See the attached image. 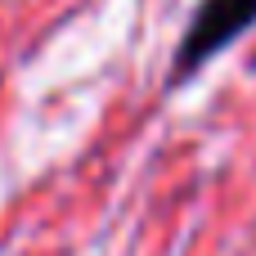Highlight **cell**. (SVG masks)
I'll list each match as a JSON object with an SVG mask.
<instances>
[{
  "instance_id": "1",
  "label": "cell",
  "mask_w": 256,
  "mask_h": 256,
  "mask_svg": "<svg viewBox=\"0 0 256 256\" xmlns=\"http://www.w3.org/2000/svg\"><path fill=\"white\" fill-rule=\"evenodd\" d=\"M252 27H256V0H202L180 32L171 81H189L198 68H207L220 50H230Z\"/></svg>"
}]
</instances>
